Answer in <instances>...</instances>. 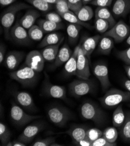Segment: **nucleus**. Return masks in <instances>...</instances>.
I'll return each mask as SVG.
<instances>
[{"label":"nucleus","mask_w":130,"mask_h":146,"mask_svg":"<svg viewBox=\"0 0 130 146\" xmlns=\"http://www.w3.org/2000/svg\"><path fill=\"white\" fill-rule=\"evenodd\" d=\"M82 26L73 23H69L67 28V32L68 37V40L71 44H74L78 41L79 32Z\"/></svg>","instance_id":"c756f323"},{"label":"nucleus","mask_w":130,"mask_h":146,"mask_svg":"<svg viewBox=\"0 0 130 146\" xmlns=\"http://www.w3.org/2000/svg\"><path fill=\"white\" fill-rule=\"evenodd\" d=\"M72 54H73V52L67 44L65 43L61 48H60L59 51L58 52L54 63V67L60 66L63 64H65L68 61Z\"/></svg>","instance_id":"4be33fe9"},{"label":"nucleus","mask_w":130,"mask_h":146,"mask_svg":"<svg viewBox=\"0 0 130 146\" xmlns=\"http://www.w3.org/2000/svg\"><path fill=\"white\" fill-rule=\"evenodd\" d=\"M112 12L117 17H125L130 12V0H115L113 7Z\"/></svg>","instance_id":"a211bd4d"},{"label":"nucleus","mask_w":130,"mask_h":146,"mask_svg":"<svg viewBox=\"0 0 130 146\" xmlns=\"http://www.w3.org/2000/svg\"><path fill=\"white\" fill-rule=\"evenodd\" d=\"M103 136V132L97 128L88 129L86 132V137L93 142L99 138Z\"/></svg>","instance_id":"4c0bfd02"},{"label":"nucleus","mask_w":130,"mask_h":146,"mask_svg":"<svg viewBox=\"0 0 130 146\" xmlns=\"http://www.w3.org/2000/svg\"><path fill=\"white\" fill-rule=\"evenodd\" d=\"M25 54L22 51H11L5 56L4 65L8 69L15 70L19 66Z\"/></svg>","instance_id":"f3484780"},{"label":"nucleus","mask_w":130,"mask_h":146,"mask_svg":"<svg viewBox=\"0 0 130 146\" xmlns=\"http://www.w3.org/2000/svg\"><path fill=\"white\" fill-rule=\"evenodd\" d=\"M95 28L99 33H105L109 31V29H110V26L107 21L100 18H96L95 19Z\"/></svg>","instance_id":"e433bc0d"},{"label":"nucleus","mask_w":130,"mask_h":146,"mask_svg":"<svg viewBox=\"0 0 130 146\" xmlns=\"http://www.w3.org/2000/svg\"><path fill=\"white\" fill-rule=\"evenodd\" d=\"M93 72L94 75L100 82L103 91L106 92L111 86L107 66L103 64H97L94 66Z\"/></svg>","instance_id":"2eb2a0df"},{"label":"nucleus","mask_w":130,"mask_h":146,"mask_svg":"<svg viewBox=\"0 0 130 146\" xmlns=\"http://www.w3.org/2000/svg\"><path fill=\"white\" fill-rule=\"evenodd\" d=\"M67 1L70 11L74 13L83 5L82 0H67Z\"/></svg>","instance_id":"79ce46f5"},{"label":"nucleus","mask_w":130,"mask_h":146,"mask_svg":"<svg viewBox=\"0 0 130 146\" xmlns=\"http://www.w3.org/2000/svg\"><path fill=\"white\" fill-rule=\"evenodd\" d=\"M80 113L83 119L90 120L97 125H102L106 120V115L96 104L86 101L80 107Z\"/></svg>","instance_id":"f257e3e1"},{"label":"nucleus","mask_w":130,"mask_h":146,"mask_svg":"<svg viewBox=\"0 0 130 146\" xmlns=\"http://www.w3.org/2000/svg\"><path fill=\"white\" fill-rule=\"evenodd\" d=\"M63 145H64L60 144H59V143H55V142H54V143H53L51 144L50 146H63Z\"/></svg>","instance_id":"6e6d98bb"},{"label":"nucleus","mask_w":130,"mask_h":146,"mask_svg":"<svg viewBox=\"0 0 130 146\" xmlns=\"http://www.w3.org/2000/svg\"><path fill=\"white\" fill-rule=\"evenodd\" d=\"M46 19L55 23H61L63 18L59 13L50 12L46 15Z\"/></svg>","instance_id":"c03bdc74"},{"label":"nucleus","mask_w":130,"mask_h":146,"mask_svg":"<svg viewBox=\"0 0 130 146\" xmlns=\"http://www.w3.org/2000/svg\"><path fill=\"white\" fill-rule=\"evenodd\" d=\"M102 106L106 108H113L120 104L130 101V92H124L117 89H111L106 92V94L99 98Z\"/></svg>","instance_id":"7ed1b4c3"},{"label":"nucleus","mask_w":130,"mask_h":146,"mask_svg":"<svg viewBox=\"0 0 130 146\" xmlns=\"http://www.w3.org/2000/svg\"><path fill=\"white\" fill-rule=\"evenodd\" d=\"M125 119L124 113L121 105L118 106L113 114V125L115 127H120L123 124Z\"/></svg>","instance_id":"2f4dec72"},{"label":"nucleus","mask_w":130,"mask_h":146,"mask_svg":"<svg viewBox=\"0 0 130 146\" xmlns=\"http://www.w3.org/2000/svg\"><path fill=\"white\" fill-rule=\"evenodd\" d=\"M75 145L78 146H92V142L85 137V139L77 143Z\"/></svg>","instance_id":"de8ad7c7"},{"label":"nucleus","mask_w":130,"mask_h":146,"mask_svg":"<svg viewBox=\"0 0 130 146\" xmlns=\"http://www.w3.org/2000/svg\"><path fill=\"white\" fill-rule=\"evenodd\" d=\"M125 70L126 72V74L129 78V79L130 80V65H128L125 67Z\"/></svg>","instance_id":"603ef678"},{"label":"nucleus","mask_w":130,"mask_h":146,"mask_svg":"<svg viewBox=\"0 0 130 146\" xmlns=\"http://www.w3.org/2000/svg\"><path fill=\"white\" fill-rule=\"evenodd\" d=\"M17 0H0V4L2 7H5L13 4Z\"/></svg>","instance_id":"09e8293b"},{"label":"nucleus","mask_w":130,"mask_h":146,"mask_svg":"<svg viewBox=\"0 0 130 146\" xmlns=\"http://www.w3.org/2000/svg\"><path fill=\"white\" fill-rule=\"evenodd\" d=\"M64 38L61 34L57 32H51L47 34L43 38L39 44V47H46L49 46L55 45L63 41Z\"/></svg>","instance_id":"a878e982"},{"label":"nucleus","mask_w":130,"mask_h":146,"mask_svg":"<svg viewBox=\"0 0 130 146\" xmlns=\"http://www.w3.org/2000/svg\"><path fill=\"white\" fill-rule=\"evenodd\" d=\"M62 42L63 41L57 44L47 46L40 51L45 61L53 62V61H55Z\"/></svg>","instance_id":"393cba45"},{"label":"nucleus","mask_w":130,"mask_h":146,"mask_svg":"<svg viewBox=\"0 0 130 146\" xmlns=\"http://www.w3.org/2000/svg\"><path fill=\"white\" fill-rule=\"evenodd\" d=\"M45 80L43 83V92L50 97L66 100L67 90L64 86L54 84L50 81L47 73L45 72Z\"/></svg>","instance_id":"6e6552de"},{"label":"nucleus","mask_w":130,"mask_h":146,"mask_svg":"<svg viewBox=\"0 0 130 146\" xmlns=\"http://www.w3.org/2000/svg\"><path fill=\"white\" fill-rule=\"evenodd\" d=\"M12 94L18 105L25 111L30 113H35L38 111L33 97L29 93L14 90L12 91Z\"/></svg>","instance_id":"9d476101"},{"label":"nucleus","mask_w":130,"mask_h":146,"mask_svg":"<svg viewBox=\"0 0 130 146\" xmlns=\"http://www.w3.org/2000/svg\"><path fill=\"white\" fill-rule=\"evenodd\" d=\"M45 125L41 122L33 123L27 126L22 133L19 135L18 140L27 144L31 143L34 138L45 129Z\"/></svg>","instance_id":"f8f14e48"},{"label":"nucleus","mask_w":130,"mask_h":146,"mask_svg":"<svg viewBox=\"0 0 130 146\" xmlns=\"http://www.w3.org/2000/svg\"><path fill=\"white\" fill-rule=\"evenodd\" d=\"M88 128L86 126L81 125H75L72 126L69 130L65 132L68 135L73 141V143L75 144L80 140L86 137V132Z\"/></svg>","instance_id":"6ab92c4d"},{"label":"nucleus","mask_w":130,"mask_h":146,"mask_svg":"<svg viewBox=\"0 0 130 146\" xmlns=\"http://www.w3.org/2000/svg\"><path fill=\"white\" fill-rule=\"evenodd\" d=\"M44 1L49 4H55L58 0H44Z\"/></svg>","instance_id":"864d4df0"},{"label":"nucleus","mask_w":130,"mask_h":146,"mask_svg":"<svg viewBox=\"0 0 130 146\" xmlns=\"http://www.w3.org/2000/svg\"><path fill=\"white\" fill-rule=\"evenodd\" d=\"M39 73L27 66L10 73V77L25 87H32L35 86L39 79Z\"/></svg>","instance_id":"f03ea898"},{"label":"nucleus","mask_w":130,"mask_h":146,"mask_svg":"<svg viewBox=\"0 0 130 146\" xmlns=\"http://www.w3.org/2000/svg\"><path fill=\"white\" fill-rule=\"evenodd\" d=\"M39 25L45 33H51L54 31L60 30L64 27V25L62 23H55L47 19H40L37 21Z\"/></svg>","instance_id":"b1692460"},{"label":"nucleus","mask_w":130,"mask_h":146,"mask_svg":"<svg viewBox=\"0 0 130 146\" xmlns=\"http://www.w3.org/2000/svg\"><path fill=\"white\" fill-rule=\"evenodd\" d=\"M12 133L8 127L3 122L0 123V141L2 145L5 146L11 141Z\"/></svg>","instance_id":"473e14b6"},{"label":"nucleus","mask_w":130,"mask_h":146,"mask_svg":"<svg viewBox=\"0 0 130 146\" xmlns=\"http://www.w3.org/2000/svg\"><path fill=\"white\" fill-rule=\"evenodd\" d=\"M113 0H93L91 3L97 7H107L111 5Z\"/></svg>","instance_id":"a18cd8bd"},{"label":"nucleus","mask_w":130,"mask_h":146,"mask_svg":"<svg viewBox=\"0 0 130 146\" xmlns=\"http://www.w3.org/2000/svg\"><path fill=\"white\" fill-rule=\"evenodd\" d=\"M90 75L89 58L85 55L80 47L78 55L76 76L80 79H88Z\"/></svg>","instance_id":"ddd939ff"},{"label":"nucleus","mask_w":130,"mask_h":146,"mask_svg":"<svg viewBox=\"0 0 130 146\" xmlns=\"http://www.w3.org/2000/svg\"><path fill=\"white\" fill-rule=\"evenodd\" d=\"M103 137L110 143H115L118 137V132L115 127H109L103 132Z\"/></svg>","instance_id":"c9c22d12"},{"label":"nucleus","mask_w":130,"mask_h":146,"mask_svg":"<svg viewBox=\"0 0 130 146\" xmlns=\"http://www.w3.org/2000/svg\"><path fill=\"white\" fill-rule=\"evenodd\" d=\"M55 5L57 11L59 14L64 13L70 11L67 0H58Z\"/></svg>","instance_id":"58836bf2"},{"label":"nucleus","mask_w":130,"mask_h":146,"mask_svg":"<svg viewBox=\"0 0 130 146\" xmlns=\"http://www.w3.org/2000/svg\"><path fill=\"white\" fill-rule=\"evenodd\" d=\"M126 42H127V43L128 44V45L130 46V33H129V35L128 36V38H127Z\"/></svg>","instance_id":"4d7b16f0"},{"label":"nucleus","mask_w":130,"mask_h":146,"mask_svg":"<svg viewBox=\"0 0 130 146\" xmlns=\"http://www.w3.org/2000/svg\"><path fill=\"white\" fill-rule=\"evenodd\" d=\"M10 38L18 44L27 46L31 42L26 29L21 25L19 22H17L10 30Z\"/></svg>","instance_id":"9b49d317"},{"label":"nucleus","mask_w":130,"mask_h":146,"mask_svg":"<svg viewBox=\"0 0 130 146\" xmlns=\"http://www.w3.org/2000/svg\"><path fill=\"white\" fill-rule=\"evenodd\" d=\"M92 1H93V0H82V3L83 5H86L88 4L91 3L92 2Z\"/></svg>","instance_id":"5fc2aeb1"},{"label":"nucleus","mask_w":130,"mask_h":146,"mask_svg":"<svg viewBox=\"0 0 130 146\" xmlns=\"http://www.w3.org/2000/svg\"><path fill=\"white\" fill-rule=\"evenodd\" d=\"M40 16V14L37 11L29 9L25 13L24 16L20 19L19 23L26 30H29L35 25L36 20Z\"/></svg>","instance_id":"412c9836"},{"label":"nucleus","mask_w":130,"mask_h":146,"mask_svg":"<svg viewBox=\"0 0 130 146\" xmlns=\"http://www.w3.org/2000/svg\"><path fill=\"white\" fill-rule=\"evenodd\" d=\"M129 108H130V105H129Z\"/></svg>","instance_id":"bf43d9fd"},{"label":"nucleus","mask_w":130,"mask_h":146,"mask_svg":"<svg viewBox=\"0 0 130 146\" xmlns=\"http://www.w3.org/2000/svg\"><path fill=\"white\" fill-rule=\"evenodd\" d=\"M80 47H81V42L75 47L71 56L69 58L68 61L65 64V66H64L65 74L68 76L76 75L78 55Z\"/></svg>","instance_id":"aec40b11"},{"label":"nucleus","mask_w":130,"mask_h":146,"mask_svg":"<svg viewBox=\"0 0 130 146\" xmlns=\"http://www.w3.org/2000/svg\"><path fill=\"white\" fill-rule=\"evenodd\" d=\"M114 41L112 38L103 36L99 42L97 53L103 55H109L114 47Z\"/></svg>","instance_id":"5701e85b"},{"label":"nucleus","mask_w":130,"mask_h":146,"mask_svg":"<svg viewBox=\"0 0 130 146\" xmlns=\"http://www.w3.org/2000/svg\"><path fill=\"white\" fill-rule=\"evenodd\" d=\"M124 86L125 87V89L127 91L130 92V80L125 79L124 80Z\"/></svg>","instance_id":"3c124183"},{"label":"nucleus","mask_w":130,"mask_h":146,"mask_svg":"<svg viewBox=\"0 0 130 146\" xmlns=\"http://www.w3.org/2000/svg\"><path fill=\"white\" fill-rule=\"evenodd\" d=\"M50 121L55 126L63 127L73 118L70 111L61 106H53L50 107L47 111Z\"/></svg>","instance_id":"39448f33"},{"label":"nucleus","mask_w":130,"mask_h":146,"mask_svg":"<svg viewBox=\"0 0 130 146\" xmlns=\"http://www.w3.org/2000/svg\"><path fill=\"white\" fill-rule=\"evenodd\" d=\"M45 60L40 51L33 50L29 52L26 56L25 64L37 72H41L44 68Z\"/></svg>","instance_id":"4468645a"},{"label":"nucleus","mask_w":130,"mask_h":146,"mask_svg":"<svg viewBox=\"0 0 130 146\" xmlns=\"http://www.w3.org/2000/svg\"><path fill=\"white\" fill-rule=\"evenodd\" d=\"M116 143H110L103 136L92 142V146H116Z\"/></svg>","instance_id":"37998d69"},{"label":"nucleus","mask_w":130,"mask_h":146,"mask_svg":"<svg viewBox=\"0 0 130 146\" xmlns=\"http://www.w3.org/2000/svg\"><path fill=\"white\" fill-rule=\"evenodd\" d=\"M54 137H48L45 139H41L37 140L32 144V146H50L51 144L55 142Z\"/></svg>","instance_id":"a19ab883"},{"label":"nucleus","mask_w":130,"mask_h":146,"mask_svg":"<svg viewBox=\"0 0 130 146\" xmlns=\"http://www.w3.org/2000/svg\"><path fill=\"white\" fill-rule=\"evenodd\" d=\"M95 19L100 18L107 21L111 28L115 23V21L110 11L106 7H97L95 12Z\"/></svg>","instance_id":"bb28decb"},{"label":"nucleus","mask_w":130,"mask_h":146,"mask_svg":"<svg viewBox=\"0 0 130 146\" xmlns=\"http://www.w3.org/2000/svg\"><path fill=\"white\" fill-rule=\"evenodd\" d=\"M10 117L14 125L21 127L40 118L41 116L39 115L35 116L28 114L21 106L15 103H12L10 111Z\"/></svg>","instance_id":"423d86ee"},{"label":"nucleus","mask_w":130,"mask_h":146,"mask_svg":"<svg viewBox=\"0 0 130 146\" xmlns=\"http://www.w3.org/2000/svg\"><path fill=\"white\" fill-rule=\"evenodd\" d=\"M31 7L26 4L19 3L14 4L9 7L3 12L1 18V25L6 38H10V30L15 21L16 14L20 11L29 8Z\"/></svg>","instance_id":"20e7f679"},{"label":"nucleus","mask_w":130,"mask_h":146,"mask_svg":"<svg viewBox=\"0 0 130 146\" xmlns=\"http://www.w3.org/2000/svg\"><path fill=\"white\" fill-rule=\"evenodd\" d=\"M130 33V26L123 21H119L109 31L103 33V36H108L117 43L121 42L128 38Z\"/></svg>","instance_id":"1a4fd4ad"},{"label":"nucleus","mask_w":130,"mask_h":146,"mask_svg":"<svg viewBox=\"0 0 130 146\" xmlns=\"http://www.w3.org/2000/svg\"><path fill=\"white\" fill-rule=\"evenodd\" d=\"M101 38L102 37L100 36L96 35L92 37H84L81 41V47L85 55L89 59Z\"/></svg>","instance_id":"dca6fc26"},{"label":"nucleus","mask_w":130,"mask_h":146,"mask_svg":"<svg viewBox=\"0 0 130 146\" xmlns=\"http://www.w3.org/2000/svg\"><path fill=\"white\" fill-rule=\"evenodd\" d=\"M13 141V146H26V144L24 143L23 142L19 140H15Z\"/></svg>","instance_id":"8fccbe9b"},{"label":"nucleus","mask_w":130,"mask_h":146,"mask_svg":"<svg viewBox=\"0 0 130 146\" xmlns=\"http://www.w3.org/2000/svg\"><path fill=\"white\" fill-rule=\"evenodd\" d=\"M116 56L127 65H130V47L122 51H118Z\"/></svg>","instance_id":"ea45409f"},{"label":"nucleus","mask_w":130,"mask_h":146,"mask_svg":"<svg viewBox=\"0 0 130 146\" xmlns=\"http://www.w3.org/2000/svg\"><path fill=\"white\" fill-rule=\"evenodd\" d=\"M45 32L37 25H34L28 30L29 37L33 41H40L43 39Z\"/></svg>","instance_id":"72a5a7b5"},{"label":"nucleus","mask_w":130,"mask_h":146,"mask_svg":"<svg viewBox=\"0 0 130 146\" xmlns=\"http://www.w3.org/2000/svg\"><path fill=\"white\" fill-rule=\"evenodd\" d=\"M6 52V47L3 43H1L0 45V63L2 64L5 60V54Z\"/></svg>","instance_id":"49530a36"},{"label":"nucleus","mask_w":130,"mask_h":146,"mask_svg":"<svg viewBox=\"0 0 130 146\" xmlns=\"http://www.w3.org/2000/svg\"><path fill=\"white\" fill-rule=\"evenodd\" d=\"M68 88L72 96L76 98H80L93 92L95 89V84L89 79H76L69 84Z\"/></svg>","instance_id":"0eeeda50"},{"label":"nucleus","mask_w":130,"mask_h":146,"mask_svg":"<svg viewBox=\"0 0 130 146\" xmlns=\"http://www.w3.org/2000/svg\"><path fill=\"white\" fill-rule=\"evenodd\" d=\"M120 135L124 141L130 143V112L125 113V119L120 127Z\"/></svg>","instance_id":"c85d7f7f"},{"label":"nucleus","mask_w":130,"mask_h":146,"mask_svg":"<svg viewBox=\"0 0 130 146\" xmlns=\"http://www.w3.org/2000/svg\"><path fill=\"white\" fill-rule=\"evenodd\" d=\"M65 21H67L69 23H73V24H77L78 25H80L82 27H86L87 29H92L93 27L91 26V25L81 21L78 17L76 15L75 13L73 12V11H69L67 12L60 14Z\"/></svg>","instance_id":"cd10ccee"},{"label":"nucleus","mask_w":130,"mask_h":146,"mask_svg":"<svg viewBox=\"0 0 130 146\" xmlns=\"http://www.w3.org/2000/svg\"><path fill=\"white\" fill-rule=\"evenodd\" d=\"M7 146H13V141H10L7 145Z\"/></svg>","instance_id":"13d9d810"},{"label":"nucleus","mask_w":130,"mask_h":146,"mask_svg":"<svg viewBox=\"0 0 130 146\" xmlns=\"http://www.w3.org/2000/svg\"><path fill=\"white\" fill-rule=\"evenodd\" d=\"M26 1L36 9L43 12L49 11L53 8L51 4L45 1L44 0H26Z\"/></svg>","instance_id":"f704fd0d"},{"label":"nucleus","mask_w":130,"mask_h":146,"mask_svg":"<svg viewBox=\"0 0 130 146\" xmlns=\"http://www.w3.org/2000/svg\"><path fill=\"white\" fill-rule=\"evenodd\" d=\"M75 13L81 21L84 22L90 21L95 15L92 8L85 5H83Z\"/></svg>","instance_id":"7c9ffc66"}]
</instances>
